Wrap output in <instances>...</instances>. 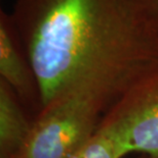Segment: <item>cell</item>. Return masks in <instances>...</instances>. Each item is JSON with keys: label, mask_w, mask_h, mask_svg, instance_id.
<instances>
[{"label": "cell", "mask_w": 158, "mask_h": 158, "mask_svg": "<svg viewBox=\"0 0 158 158\" xmlns=\"http://www.w3.org/2000/svg\"><path fill=\"white\" fill-rule=\"evenodd\" d=\"M120 94L104 84L76 83L60 91L34 117L16 158H70L93 137Z\"/></svg>", "instance_id": "cell-2"}, {"label": "cell", "mask_w": 158, "mask_h": 158, "mask_svg": "<svg viewBox=\"0 0 158 158\" xmlns=\"http://www.w3.org/2000/svg\"><path fill=\"white\" fill-rule=\"evenodd\" d=\"M70 158H122L116 142L108 132L97 129L84 146Z\"/></svg>", "instance_id": "cell-6"}, {"label": "cell", "mask_w": 158, "mask_h": 158, "mask_svg": "<svg viewBox=\"0 0 158 158\" xmlns=\"http://www.w3.org/2000/svg\"><path fill=\"white\" fill-rule=\"evenodd\" d=\"M139 158H148V157H146V156H143V155H140V157Z\"/></svg>", "instance_id": "cell-8"}, {"label": "cell", "mask_w": 158, "mask_h": 158, "mask_svg": "<svg viewBox=\"0 0 158 158\" xmlns=\"http://www.w3.org/2000/svg\"><path fill=\"white\" fill-rule=\"evenodd\" d=\"M0 158H5V157H0Z\"/></svg>", "instance_id": "cell-9"}, {"label": "cell", "mask_w": 158, "mask_h": 158, "mask_svg": "<svg viewBox=\"0 0 158 158\" xmlns=\"http://www.w3.org/2000/svg\"><path fill=\"white\" fill-rule=\"evenodd\" d=\"M11 16L43 106L81 82L121 95L158 64V27L133 0H16Z\"/></svg>", "instance_id": "cell-1"}, {"label": "cell", "mask_w": 158, "mask_h": 158, "mask_svg": "<svg viewBox=\"0 0 158 158\" xmlns=\"http://www.w3.org/2000/svg\"><path fill=\"white\" fill-rule=\"evenodd\" d=\"M99 129L113 137L122 158L133 153L158 158V64L120 95Z\"/></svg>", "instance_id": "cell-3"}, {"label": "cell", "mask_w": 158, "mask_h": 158, "mask_svg": "<svg viewBox=\"0 0 158 158\" xmlns=\"http://www.w3.org/2000/svg\"><path fill=\"white\" fill-rule=\"evenodd\" d=\"M34 116L4 81L0 80V157L16 158L31 132Z\"/></svg>", "instance_id": "cell-5"}, {"label": "cell", "mask_w": 158, "mask_h": 158, "mask_svg": "<svg viewBox=\"0 0 158 158\" xmlns=\"http://www.w3.org/2000/svg\"><path fill=\"white\" fill-rule=\"evenodd\" d=\"M133 1L158 27V0H133Z\"/></svg>", "instance_id": "cell-7"}, {"label": "cell", "mask_w": 158, "mask_h": 158, "mask_svg": "<svg viewBox=\"0 0 158 158\" xmlns=\"http://www.w3.org/2000/svg\"><path fill=\"white\" fill-rule=\"evenodd\" d=\"M0 80L15 91L33 116L42 109V96L34 68L11 13L0 10Z\"/></svg>", "instance_id": "cell-4"}]
</instances>
